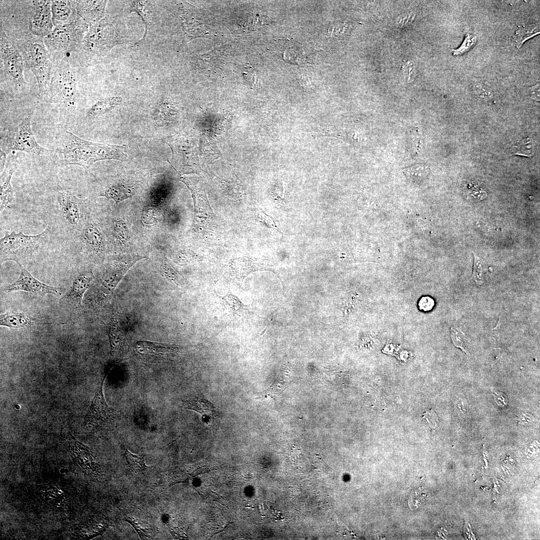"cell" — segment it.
Returning a JSON list of instances; mask_svg holds the SVG:
<instances>
[{"mask_svg":"<svg viewBox=\"0 0 540 540\" xmlns=\"http://www.w3.org/2000/svg\"><path fill=\"white\" fill-rule=\"evenodd\" d=\"M204 399L188 400L184 402V406L186 408L194 410L202 415L212 413V406Z\"/></svg>","mask_w":540,"mask_h":540,"instance_id":"obj_30","label":"cell"},{"mask_svg":"<svg viewBox=\"0 0 540 540\" xmlns=\"http://www.w3.org/2000/svg\"><path fill=\"white\" fill-rule=\"evenodd\" d=\"M457 408H458L457 410H458V412H460V414H464V408H463V406H462V403L460 404L459 402V403L458 404H457Z\"/></svg>","mask_w":540,"mask_h":540,"instance_id":"obj_47","label":"cell"},{"mask_svg":"<svg viewBox=\"0 0 540 540\" xmlns=\"http://www.w3.org/2000/svg\"><path fill=\"white\" fill-rule=\"evenodd\" d=\"M518 420L522 422L529 423L534 420V418L531 415L526 414H522L519 417Z\"/></svg>","mask_w":540,"mask_h":540,"instance_id":"obj_45","label":"cell"},{"mask_svg":"<svg viewBox=\"0 0 540 540\" xmlns=\"http://www.w3.org/2000/svg\"><path fill=\"white\" fill-rule=\"evenodd\" d=\"M220 300L224 308L233 314L240 316L248 310V306L244 304L230 290L220 297Z\"/></svg>","mask_w":540,"mask_h":540,"instance_id":"obj_27","label":"cell"},{"mask_svg":"<svg viewBox=\"0 0 540 540\" xmlns=\"http://www.w3.org/2000/svg\"><path fill=\"white\" fill-rule=\"evenodd\" d=\"M122 100L121 97L112 96L98 101L88 110L86 116L89 118L102 116L120 104Z\"/></svg>","mask_w":540,"mask_h":540,"instance_id":"obj_26","label":"cell"},{"mask_svg":"<svg viewBox=\"0 0 540 540\" xmlns=\"http://www.w3.org/2000/svg\"><path fill=\"white\" fill-rule=\"evenodd\" d=\"M125 520L131 524H132L136 531L138 534L141 538H150V534L152 533L150 529L144 528L141 526L138 522L135 519L129 517L128 516H125Z\"/></svg>","mask_w":540,"mask_h":540,"instance_id":"obj_39","label":"cell"},{"mask_svg":"<svg viewBox=\"0 0 540 540\" xmlns=\"http://www.w3.org/2000/svg\"><path fill=\"white\" fill-rule=\"evenodd\" d=\"M6 163V153L0 150V172L4 169Z\"/></svg>","mask_w":540,"mask_h":540,"instance_id":"obj_46","label":"cell"},{"mask_svg":"<svg viewBox=\"0 0 540 540\" xmlns=\"http://www.w3.org/2000/svg\"><path fill=\"white\" fill-rule=\"evenodd\" d=\"M116 34L114 26L106 18L90 24L78 51L90 54L107 52L116 42Z\"/></svg>","mask_w":540,"mask_h":540,"instance_id":"obj_7","label":"cell"},{"mask_svg":"<svg viewBox=\"0 0 540 540\" xmlns=\"http://www.w3.org/2000/svg\"><path fill=\"white\" fill-rule=\"evenodd\" d=\"M134 194L135 187L134 185L116 183L106 188L98 196L114 200L118 206L120 202L132 197Z\"/></svg>","mask_w":540,"mask_h":540,"instance_id":"obj_22","label":"cell"},{"mask_svg":"<svg viewBox=\"0 0 540 540\" xmlns=\"http://www.w3.org/2000/svg\"><path fill=\"white\" fill-rule=\"evenodd\" d=\"M450 336L454 345L456 347L460 348L466 354H468L466 349L467 338L465 334L457 328L452 327L450 328Z\"/></svg>","mask_w":540,"mask_h":540,"instance_id":"obj_36","label":"cell"},{"mask_svg":"<svg viewBox=\"0 0 540 540\" xmlns=\"http://www.w3.org/2000/svg\"><path fill=\"white\" fill-rule=\"evenodd\" d=\"M474 264L472 278L478 284L482 285L485 282L488 272V266L486 262L482 258L474 254Z\"/></svg>","mask_w":540,"mask_h":540,"instance_id":"obj_29","label":"cell"},{"mask_svg":"<svg viewBox=\"0 0 540 540\" xmlns=\"http://www.w3.org/2000/svg\"><path fill=\"white\" fill-rule=\"evenodd\" d=\"M25 50L27 62L36 76L39 93L42 95L48 88L52 70L48 65V53L42 38L33 35L28 41Z\"/></svg>","mask_w":540,"mask_h":540,"instance_id":"obj_6","label":"cell"},{"mask_svg":"<svg viewBox=\"0 0 540 540\" xmlns=\"http://www.w3.org/2000/svg\"><path fill=\"white\" fill-rule=\"evenodd\" d=\"M106 374L98 388L85 417V423L88 428H95L110 422L116 416V410L107 404L104 394L103 386Z\"/></svg>","mask_w":540,"mask_h":540,"instance_id":"obj_13","label":"cell"},{"mask_svg":"<svg viewBox=\"0 0 540 540\" xmlns=\"http://www.w3.org/2000/svg\"><path fill=\"white\" fill-rule=\"evenodd\" d=\"M80 238L86 248L94 254H102L106 248L104 236L100 228L90 222H86L80 230Z\"/></svg>","mask_w":540,"mask_h":540,"instance_id":"obj_19","label":"cell"},{"mask_svg":"<svg viewBox=\"0 0 540 540\" xmlns=\"http://www.w3.org/2000/svg\"><path fill=\"white\" fill-rule=\"evenodd\" d=\"M92 280V276L90 274L82 273L76 276L69 290L60 298V303L74 308H82L84 295Z\"/></svg>","mask_w":540,"mask_h":540,"instance_id":"obj_15","label":"cell"},{"mask_svg":"<svg viewBox=\"0 0 540 540\" xmlns=\"http://www.w3.org/2000/svg\"><path fill=\"white\" fill-rule=\"evenodd\" d=\"M175 260L179 262L186 263L200 260L201 257L191 250H180L174 256Z\"/></svg>","mask_w":540,"mask_h":540,"instance_id":"obj_38","label":"cell"},{"mask_svg":"<svg viewBox=\"0 0 540 540\" xmlns=\"http://www.w3.org/2000/svg\"><path fill=\"white\" fill-rule=\"evenodd\" d=\"M136 348L139 354L146 356H166L178 351V348L175 346H169L147 340L138 342Z\"/></svg>","mask_w":540,"mask_h":540,"instance_id":"obj_21","label":"cell"},{"mask_svg":"<svg viewBox=\"0 0 540 540\" xmlns=\"http://www.w3.org/2000/svg\"><path fill=\"white\" fill-rule=\"evenodd\" d=\"M28 18L29 29L33 35L44 38L53 30L52 0H32Z\"/></svg>","mask_w":540,"mask_h":540,"instance_id":"obj_11","label":"cell"},{"mask_svg":"<svg viewBox=\"0 0 540 540\" xmlns=\"http://www.w3.org/2000/svg\"><path fill=\"white\" fill-rule=\"evenodd\" d=\"M539 34V28L536 26L519 27L513 36L516 46L520 48L526 40Z\"/></svg>","mask_w":540,"mask_h":540,"instance_id":"obj_28","label":"cell"},{"mask_svg":"<svg viewBox=\"0 0 540 540\" xmlns=\"http://www.w3.org/2000/svg\"><path fill=\"white\" fill-rule=\"evenodd\" d=\"M259 267L252 260L248 257H241L232 260L230 263V269L232 276L242 280Z\"/></svg>","mask_w":540,"mask_h":540,"instance_id":"obj_24","label":"cell"},{"mask_svg":"<svg viewBox=\"0 0 540 540\" xmlns=\"http://www.w3.org/2000/svg\"><path fill=\"white\" fill-rule=\"evenodd\" d=\"M17 264L20 270V276L14 282L2 287L3 293L21 290L40 295L51 294L60 296L61 294L59 288L48 285L38 280L30 274L22 264Z\"/></svg>","mask_w":540,"mask_h":540,"instance_id":"obj_12","label":"cell"},{"mask_svg":"<svg viewBox=\"0 0 540 540\" xmlns=\"http://www.w3.org/2000/svg\"><path fill=\"white\" fill-rule=\"evenodd\" d=\"M55 62L48 87L51 99L67 110L74 109L78 104L80 92L76 74L70 66L69 56Z\"/></svg>","mask_w":540,"mask_h":540,"instance_id":"obj_3","label":"cell"},{"mask_svg":"<svg viewBox=\"0 0 540 540\" xmlns=\"http://www.w3.org/2000/svg\"><path fill=\"white\" fill-rule=\"evenodd\" d=\"M476 93L482 98L490 97L492 94L490 91L486 90L482 85L478 84L475 87Z\"/></svg>","mask_w":540,"mask_h":540,"instance_id":"obj_41","label":"cell"},{"mask_svg":"<svg viewBox=\"0 0 540 540\" xmlns=\"http://www.w3.org/2000/svg\"><path fill=\"white\" fill-rule=\"evenodd\" d=\"M106 2V0H73L77 14L90 24L104 18Z\"/></svg>","mask_w":540,"mask_h":540,"instance_id":"obj_18","label":"cell"},{"mask_svg":"<svg viewBox=\"0 0 540 540\" xmlns=\"http://www.w3.org/2000/svg\"><path fill=\"white\" fill-rule=\"evenodd\" d=\"M112 318L109 331V338L111 352L114 356L118 355L122 352L124 344V336L120 328L118 321L115 316Z\"/></svg>","mask_w":540,"mask_h":540,"instance_id":"obj_25","label":"cell"},{"mask_svg":"<svg viewBox=\"0 0 540 540\" xmlns=\"http://www.w3.org/2000/svg\"><path fill=\"white\" fill-rule=\"evenodd\" d=\"M429 168L422 164H416L404 170V174L409 178L418 181L424 178L428 174Z\"/></svg>","mask_w":540,"mask_h":540,"instance_id":"obj_32","label":"cell"},{"mask_svg":"<svg viewBox=\"0 0 540 540\" xmlns=\"http://www.w3.org/2000/svg\"><path fill=\"white\" fill-rule=\"evenodd\" d=\"M418 306L420 309L428 311L431 310L434 306V301L430 296H424L420 300Z\"/></svg>","mask_w":540,"mask_h":540,"instance_id":"obj_40","label":"cell"},{"mask_svg":"<svg viewBox=\"0 0 540 540\" xmlns=\"http://www.w3.org/2000/svg\"><path fill=\"white\" fill-rule=\"evenodd\" d=\"M59 492V493H61L62 492H60V491H59V492Z\"/></svg>","mask_w":540,"mask_h":540,"instance_id":"obj_48","label":"cell"},{"mask_svg":"<svg viewBox=\"0 0 540 540\" xmlns=\"http://www.w3.org/2000/svg\"><path fill=\"white\" fill-rule=\"evenodd\" d=\"M180 180L190 190L194 200L196 218H203L206 221L211 217L212 211L202 186L198 182L188 178H181Z\"/></svg>","mask_w":540,"mask_h":540,"instance_id":"obj_16","label":"cell"},{"mask_svg":"<svg viewBox=\"0 0 540 540\" xmlns=\"http://www.w3.org/2000/svg\"><path fill=\"white\" fill-rule=\"evenodd\" d=\"M167 144L172 152V162L178 170L182 174L195 171L197 166L196 146L184 138H171Z\"/></svg>","mask_w":540,"mask_h":540,"instance_id":"obj_10","label":"cell"},{"mask_svg":"<svg viewBox=\"0 0 540 540\" xmlns=\"http://www.w3.org/2000/svg\"><path fill=\"white\" fill-rule=\"evenodd\" d=\"M125 456L128 466L135 472H140L146 470L147 466L144 464L143 458L134 454L126 450Z\"/></svg>","mask_w":540,"mask_h":540,"instance_id":"obj_33","label":"cell"},{"mask_svg":"<svg viewBox=\"0 0 540 540\" xmlns=\"http://www.w3.org/2000/svg\"><path fill=\"white\" fill-rule=\"evenodd\" d=\"M17 168L14 158H9L0 174V212L10 208L14 200V192L11 184L12 176Z\"/></svg>","mask_w":540,"mask_h":540,"instance_id":"obj_17","label":"cell"},{"mask_svg":"<svg viewBox=\"0 0 540 540\" xmlns=\"http://www.w3.org/2000/svg\"><path fill=\"white\" fill-rule=\"evenodd\" d=\"M414 16L412 14H406L405 16H400L398 21V24L402 26H403L404 24L406 25L408 24L410 22H411Z\"/></svg>","mask_w":540,"mask_h":540,"instance_id":"obj_44","label":"cell"},{"mask_svg":"<svg viewBox=\"0 0 540 540\" xmlns=\"http://www.w3.org/2000/svg\"><path fill=\"white\" fill-rule=\"evenodd\" d=\"M146 257L136 256L124 262L114 264L108 267L100 280L99 298L102 300L108 298L126 272L136 262Z\"/></svg>","mask_w":540,"mask_h":540,"instance_id":"obj_14","label":"cell"},{"mask_svg":"<svg viewBox=\"0 0 540 540\" xmlns=\"http://www.w3.org/2000/svg\"><path fill=\"white\" fill-rule=\"evenodd\" d=\"M35 323V319L22 312H10L0 314V325L13 328L30 327Z\"/></svg>","mask_w":540,"mask_h":540,"instance_id":"obj_23","label":"cell"},{"mask_svg":"<svg viewBox=\"0 0 540 540\" xmlns=\"http://www.w3.org/2000/svg\"><path fill=\"white\" fill-rule=\"evenodd\" d=\"M494 394L495 400L498 404L500 406H505L507 404V398L505 394H504L502 392V393L498 392H495Z\"/></svg>","mask_w":540,"mask_h":540,"instance_id":"obj_43","label":"cell"},{"mask_svg":"<svg viewBox=\"0 0 540 540\" xmlns=\"http://www.w3.org/2000/svg\"><path fill=\"white\" fill-rule=\"evenodd\" d=\"M160 269L164 276L168 280L178 285L182 284V277L171 266L164 264L161 266Z\"/></svg>","mask_w":540,"mask_h":540,"instance_id":"obj_37","label":"cell"},{"mask_svg":"<svg viewBox=\"0 0 540 540\" xmlns=\"http://www.w3.org/2000/svg\"><path fill=\"white\" fill-rule=\"evenodd\" d=\"M57 199L62 219L70 228L80 232L86 222L82 212L84 201L69 190L59 191Z\"/></svg>","mask_w":540,"mask_h":540,"instance_id":"obj_9","label":"cell"},{"mask_svg":"<svg viewBox=\"0 0 540 540\" xmlns=\"http://www.w3.org/2000/svg\"><path fill=\"white\" fill-rule=\"evenodd\" d=\"M477 41L476 36L472 34H467L460 46L456 49H452L454 56H460L470 50L476 45Z\"/></svg>","mask_w":540,"mask_h":540,"instance_id":"obj_34","label":"cell"},{"mask_svg":"<svg viewBox=\"0 0 540 540\" xmlns=\"http://www.w3.org/2000/svg\"><path fill=\"white\" fill-rule=\"evenodd\" d=\"M88 29V24L78 14L70 22L54 26L44 38L50 59L56 61L78 50Z\"/></svg>","mask_w":540,"mask_h":540,"instance_id":"obj_2","label":"cell"},{"mask_svg":"<svg viewBox=\"0 0 540 540\" xmlns=\"http://www.w3.org/2000/svg\"><path fill=\"white\" fill-rule=\"evenodd\" d=\"M0 53L6 78L17 87L24 86L22 58L14 44L2 30L0 32Z\"/></svg>","mask_w":540,"mask_h":540,"instance_id":"obj_8","label":"cell"},{"mask_svg":"<svg viewBox=\"0 0 540 540\" xmlns=\"http://www.w3.org/2000/svg\"><path fill=\"white\" fill-rule=\"evenodd\" d=\"M514 154L531 157L534 154V144L530 138H526L518 141L512 148Z\"/></svg>","mask_w":540,"mask_h":540,"instance_id":"obj_31","label":"cell"},{"mask_svg":"<svg viewBox=\"0 0 540 540\" xmlns=\"http://www.w3.org/2000/svg\"><path fill=\"white\" fill-rule=\"evenodd\" d=\"M530 97L537 101H540V84L530 88Z\"/></svg>","mask_w":540,"mask_h":540,"instance_id":"obj_42","label":"cell"},{"mask_svg":"<svg viewBox=\"0 0 540 540\" xmlns=\"http://www.w3.org/2000/svg\"><path fill=\"white\" fill-rule=\"evenodd\" d=\"M114 237L120 242H126L130 239L129 232L126 224L122 220L116 221L114 224Z\"/></svg>","mask_w":540,"mask_h":540,"instance_id":"obj_35","label":"cell"},{"mask_svg":"<svg viewBox=\"0 0 540 540\" xmlns=\"http://www.w3.org/2000/svg\"><path fill=\"white\" fill-rule=\"evenodd\" d=\"M60 152L64 166H79L87 168L100 160H125L128 148L126 146L92 142L66 130L60 138Z\"/></svg>","mask_w":540,"mask_h":540,"instance_id":"obj_1","label":"cell"},{"mask_svg":"<svg viewBox=\"0 0 540 540\" xmlns=\"http://www.w3.org/2000/svg\"><path fill=\"white\" fill-rule=\"evenodd\" d=\"M48 227L41 233L27 235L22 232H6L0 238V252L1 261L13 260L16 263L37 252L42 248L48 238Z\"/></svg>","mask_w":540,"mask_h":540,"instance_id":"obj_4","label":"cell"},{"mask_svg":"<svg viewBox=\"0 0 540 540\" xmlns=\"http://www.w3.org/2000/svg\"><path fill=\"white\" fill-rule=\"evenodd\" d=\"M0 150L4 152L20 151L33 156H46L52 151L36 140L31 127V117L24 118L18 124L4 130L0 135Z\"/></svg>","mask_w":540,"mask_h":540,"instance_id":"obj_5","label":"cell"},{"mask_svg":"<svg viewBox=\"0 0 540 540\" xmlns=\"http://www.w3.org/2000/svg\"><path fill=\"white\" fill-rule=\"evenodd\" d=\"M51 10L54 27L70 22L78 14L73 0H52Z\"/></svg>","mask_w":540,"mask_h":540,"instance_id":"obj_20","label":"cell"}]
</instances>
